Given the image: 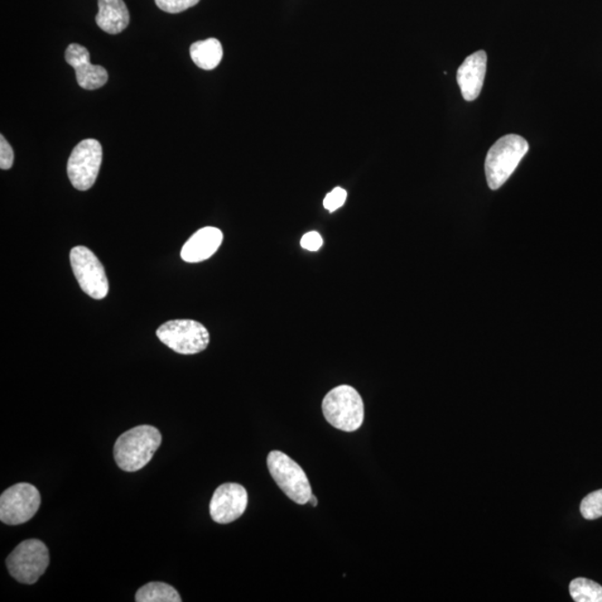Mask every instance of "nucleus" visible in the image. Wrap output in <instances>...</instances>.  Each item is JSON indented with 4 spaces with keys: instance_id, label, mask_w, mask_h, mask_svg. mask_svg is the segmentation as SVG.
<instances>
[{
    "instance_id": "23",
    "label": "nucleus",
    "mask_w": 602,
    "mask_h": 602,
    "mask_svg": "<svg viewBox=\"0 0 602 602\" xmlns=\"http://www.w3.org/2000/svg\"><path fill=\"white\" fill-rule=\"evenodd\" d=\"M310 503L312 505V507H317L318 500H317V498L315 497L314 494L311 495V498L310 500Z\"/></svg>"
},
{
    "instance_id": "7",
    "label": "nucleus",
    "mask_w": 602,
    "mask_h": 602,
    "mask_svg": "<svg viewBox=\"0 0 602 602\" xmlns=\"http://www.w3.org/2000/svg\"><path fill=\"white\" fill-rule=\"evenodd\" d=\"M102 160V146L98 139H88L77 144L67 163V175L75 189L86 191L94 186Z\"/></svg>"
},
{
    "instance_id": "12",
    "label": "nucleus",
    "mask_w": 602,
    "mask_h": 602,
    "mask_svg": "<svg viewBox=\"0 0 602 602\" xmlns=\"http://www.w3.org/2000/svg\"><path fill=\"white\" fill-rule=\"evenodd\" d=\"M486 62H488L486 53L479 51L467 57L457 71V84L460 86L462 96L467 102L475 100L481 94L486 73Z\"/></svg>"
},
{
    "instance_id": "22",
    "label": "nucleus",
    "mask_w": 602,
    "mask_h": 602,
    "mask_svg": "<svg viewBox=\"0 0 602 602\" xmlns=\"http://www.w3.org/2000/svg\"><path fill=\"white\" fill-rule=\"evenodd\" d=\"M301 244L303 249L310 250V252H317L322 245V238L316 231H311V233L303 235Z\"/></svg>"
},
{
    "instance_id": "18",
    "label": "nucleus",
    "mask_w": 602,
    "mask_h": 602,
    "mask_svg": "<svg viewBox=\"0 0 602 602\" xmlns=\"http://www.w3.org/2000/svg\"><path fill=\"white\" fill-rule=\"evenodd\" d=\"M580 512L582 517L587 520H597L602 517V489L588 494L582 500Z\"/></svg>"
},
{
    "instance_id": "19",
    "label": "nucleus",
    "mask_w": 602,
    "mask_h": 602,
    "mask_svg": "<svg viewBox=\"0 0 602 602\" xmlns=\"http://www.w3.org/2000/svg\"><path fill=\"white\" fill-rule=\"evenodd\" d=\"M200 0H156L157 6L168 14H179L196 6Z\"/></svg>"
},
{
    "instance_id": "16",
    "label": "nucleus",
    "mask_w": 602,
    "mask_h": 602,
    "mask_svg": "<svg viewBox=\"0 0 602 602\" xmlns=\"http://www.w3.org/2000/svg\"><path fill=\"white\" fill-rule=\"evenodd\" d=\"M138 602H181V597L175 588L165 582H150L139 588L136 595Z\"/></svg>"
},
{
    "instance_id": "8",
    "label": "nucleus",
    "mask_w": 602,
    "mask_h": 602,
    "mask_svg": "<svg viewBox=\"0 0 602 602\" xmlns=\"http://www.w3.org/2000/svg\"><path fill=\"white\" fill-rule=\"evenodd\" d=\"M41 494L30 483H18L0 497V520L7 526H19L30 521L41 507Z\"/></svg>"
},
{
    "instance_id": "10",
    "label": "nucleus",
    "mask_w": 602,
    "mask_h": 602,
    "mask_svg": "<svg viewBox=\"0 0 602 602\" xmlns=\"http://www.w3.org/2000/svg\"><path fill=\"white\" fill-rule=\"evenodd\" d=\"M247 507V490L238 483H225L212 495L210 515L215 522L228 524L238 520Z\"/></svg>"
},
{
    "instance_id": "6",
    "label": "nucleus",
    "mask_w": 602,
    "mask_h": 602,
    "mask_svg": "<svg viewBox=\"0 0 602 602\" xmlns=\"http://www.w3.org/2000/svg\"><path fill=\"white\" fill-rule=\"evenodd\" d=\"M157 336L168 349L181 355L199 354L210 343L208 330L190 320L167 321L157 330Z\"/></svg>"
},
{
    "instance_id": "14",
    "label": "nucleus",
    "mask_w": 602,
    "mask_h": 602,
    "mask_svg": "<svg viewBox=\"0 0 602 602\" xmlns=\"http://www.w3.org/2000/svg\"><path fill=\"white\" fill-rule=\"evenodd\" d=\"M96 24L105 33H122L129 24V13L123 0H99Z\"/></svg>"
},
{
    "instance_id": "15",
    "label": "nucleus",
    "mask_w": 602,
    "mask_h": 602,
    "mask_svg": "<svg viewBox=\"0 0 602 602\" xmlns=\"http://www.w3.org/2000/svg\"><path fill=\"white\" fill-rule=\"evenodd\" d=\"M192 61L202 70H215L223 61L224 50L216 38H208L205 41L196 42L190 47Z\"/></svg>"
},
{
    "instance_id": "9",
    "label": "nucleus",
    "mask_w": 602,
    "mask_h": 602,
    "mask_svg": "<svg viewBox=\"0 0 602 602\" xmlns=\"http://www.w3.org/2000/svg\"><path fill=\"white\" fill-rule=\"evenodd\" d=\"M71 266L81 291L96 301L108 296L109 281L103 264L89 248L79 245L72 249Z\"/></svg>"
},
{
    "instance_id": "5",
    "label": "nucleus",
    "mask_w": 602,
    "mask_h": 602,
    "mask_svg": "<svg viewBox=\"0 0 602 602\" xmlns=\"http://www.w3.org/2000/svg\"><path fill=\"white\" fill-rule=\"evenodd\" d=\"M6 565L14 579L21 584L33 585L50 566V551L44 542L31 539L14 549L7 558Z\"/></svg>"
},
{
    "instance_id": "17",
    "label": "nucleus",
    "mask_w": 602,
    "mask_h": 602,
    "mask_svg": "<svg viewBox=\"0 0 602 602\" xmlns=\"http://www.w3.org/2000/svg\"><path fill=\"white\" fill-rule=\"evenodd\" d=\"M569 591L576 602H602V586L587 578L572 580Z\"/></svg>"
},
{
    "instance_id": "21",
    "label": "nucleus",
    "mask_w": 602,
    "mask_h": 602,
    "mask_svg": "<svg viewBox=\"0 0 602 602\" xmlns=\"http://www.w3.org/2000/svg\"><path fill=\"white\" fill-rule=\"evenodd\" d=\"M14 165V151L11 144L4 136L0 137V167L9 170Z\"/></svg>"
},
{
    "instance_id": "13",
    "label": "nucleus",
    "mask_w": 602,
    "mask_h": 602,
    "mask_svg": "<svg viewBox=\"0 0 602 602\" xmlns=\"http://www.w3.org/2000/svg\"><path fill=\"white\" fill-rule=\"evenodd\" d=\"M224 234L214 226H205L197 230L192 237L186 241L181 250V258L186 263H201L214 256L216 250L223 244Z\"/></svg>"
},
{
    "instance_id": "20",
    "label": "nucleus",
    "mask_w": 602,
    "mask_h": 602,
    "mask_svg": "<svg viewBox=\"0 0 602 602\" xmlns=\"http://www.w3.org/2000/svg\"><path fill=\"white\" fill-rule=\"evenodd\" d=\"M347 199V192L341 187H335L330 194L327 195L324 200L325 209L334 212L344 205Z\"/></svg>"
},
{
    "instance_id": "3",
    "label": "nucleus",
    "mask_w": 602,
    "mask_h": 602,
    "mask_svg": "<svg viewBox=\"0 0 602 602\" xmlns=\"http://www.w3.org/2000/svg\"><path fill=\"white\" fill-rule=\"evenodd\" d=\"M528 151L529 144L521 137L509 134L499 139L490 148L485 160V176L490 189L498 190L502 186Z\"/></svg>"
},
{
    "instance_id": "2",
    "label": "nucleus",
    "mask_w": 602,
    "mask_h": 602,
    "mask_svg": "<svg viewBox=\"0 0 602 602\" xmlns=\"http://www.w3.org/2000/svg\"><path fill=\"white\" fill-rule=\"evenodd\" d=\"M326 421L337 430L355 432L363 425L365 408L363 398L349 385L331 389L322 401Z\"/></svg>"
},
{
    "instance_id": "4",
    "label": "nucleus",
    "mask_w": 602,
    "mask_h": 602,
    "mask_svg": "<svg viewBox=\"0 0 602 602\" xmlns=\"http://www.w3.org/2000/svg\"><path fill=\"white\" fill-rule=\"evenodd\" d=\"M268 470L279 488L297 504L310 502L311 485L300 464L281 451H272L267 457Z\"/></svg>"
},
{
    "instance_id": "1",
    "label": "nucleus",
    "mask_w": 602,
    "mask_h": 602,
    "mask_svg": "<svg viewBox=\"0 0 602 602\" xmlns=\"http://www.w3.org/2000/svg\"><path fill=\"white\" fill-rule=\"evenodd\" d=\"M161 443V433L156 427L141 425L131 428L115 442V462L125 472L141 470L150 463Z\"/></svg>"
},
{
    "instance_id": "11",
    "label": "nucleus",
    "mask_w": 602,
    "mask_h": 602,
    "mask_svg": "<svg viewBox=\"0 0 602 602\" xmlns=\"http://www.w3.org/2000/svg\"><path fill=\"white\" fill-rule=\"evenodd\" d=\"M65 61L76 72L77 83L84 90L103 88L109 80L108 71L103 66L91 64L88 48L80 44H71L65 53Z\"/></svg>"
}]
</instances>
